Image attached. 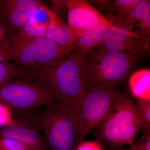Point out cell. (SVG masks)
I'll use <instances>...</instances> for the list:
<instances>
[{
    "instance_id": "1",
    "label": "cell",
    "mask_w": 150,
    "mask_h": 150,
    "mask_svg": "<svg viewBox=\"0 0 150 150\" xmlns=\"http://www.w3.org/2000/svg\"><path fill=\"white\" fill-rule=\"evenodd\" d=\"M31 80L51 94L57 102L67 105L80 96L87 87L86 56L72 51L55 64L28 75L26 80Z\"/></svg>"
},
{
    "instance_id": "2",
    "label": "cell",
    "mask_w": 150,
    "mask_h": 150,
    "mask_svg": "<svg viewBox=\"0 0 150 150\" xmlns=\"http://www.w3.org/2000/svg\"><path fill=\"white\" fill-rule=\"evenodd\" d=\"M7 59L18 66L22 79L53 64L73 51L46 37L30 38L15 34L7 39Z\"/></svg>"
},
{
    "instance_id": "3",
    "label": "cell",
    "mask_w": 150,
    "mask_h": 150,
    "mask_svg": "<svg viewBox=\"0 0 150 150\" xmlns=\"http://www.w3.org/2000/svg\"><path fill=\"white\" fill-rule=\"evenodd\" d=\"M142 129L135 103L127 94L119 91L107 115L93 130L98 141L122 146L132 144Z\"/></svg>"
},
{
    "instance_id": "4",
    "label": "cell",
    "mask_w": 150,
    "mask_h": 150,
    "mask_svg": "<svg viewBox=\"0 0 150 150\" xmlns=\"http://www.w3.org/2000/svg\"><path fill=\"white\" fill-rule=\"evenodd\" d=\"M118 91L117 88L106 86L90 87L67 105L72 118L78 144L105 118Z\"/></svg>"
},
{
    "instance_id": "5",
    "label": "cell",
    "mask_w": 150,
    "mask_h": 150,
    "mask_svg": "<svg viewBox=\"0 0 150 150\" xmlns=\"http://www.w3.org/2000/svg\"><path fill=\"white\" fill-rule=\"evenodd\" d=\"M28 115L33 127L42 133L49 150L74 149V126L66 105L52 103L40 112Z\"/></svg>"
},
{
    "instance_id": "6",
    "label": "cell",
    "mask_w": 150,
    "mask_h": 150,
    "mask_svg": "<svg viewBox=\"0 0 150 150\" xmlns=\"http://www.w3.org/2000/svg\"><path fill=\"white\" fill-rule=\"evenodd\" d=\"M96 48L85 56L88 64L87 88L106 86L117 88L128 77L133 65L139 58Z\"/></svg>"
},
{
    "instance_id": "7",
    "label": "cell",
    "mask_w": 150,
    "mask_h": 150,
    "mask_svg": "<svg viewBox=\"0 0 150 150\" xmlns=\"http://www.w3.org/2000/svg\"><path fill=\"white\" fill-rule=\"evenodd\" d=\"M99 46L107 51L124 53L139 58L150 50V38L144 37L136 23L128 16H117Z\"/></svg>"
},
{
    "instance_id": "8",
    "label": "cell",
    "mask_w": 150,
    "mask_h": 150,
    "mask_svg": "<svg viewBox=\"0 0 150 150\" xmlns=\"http://www.w3.org/2000/svg\"><path fill=\"white\" fill-rule=\"evenodd\" d=\"M54 102H57L51 94L28 81H11L0 86V103L11 110L28 111Z\"/></svg>"
},
{
    "instance_id": "9",
    "label": "cell",
    "mask_w": 150,
    "mask_h": 150,
    "mask_svg": "<svg viewBox=\"0 0 150 150\" xmlns=\"http://www.w3.org/2000/svg\"><path fill=\"white\" fill-rule=\"evenodd\" d=\"M42 3L36 0H0V23L8 35L16 34Z\"/></svg>"
},
{
    "instance_id": "10",
    "label": "cell",
    "mask_w": 150,
    "mask_h": 150,
    "mask_svg": "<svg viewBox=\"0 0 150 150\" xmlns=\"http://www.w3.org/2000/svg\"><path fill=\"white\" fill-rule=\"evenodd\" d=\"M68 26L75 38L87 30L100 23L112 25L99 12L83 0L66 1Z\"/></svg>"
},
{
    "instance_id": "11",
    "label": "cell",
    "mask_w": 150,
    "mask_h": 150,
    "mask_svg": "<svg viewBox=\"0 0 150 150\" xmlns=\"http://www.w3.org/2000/svg\"><path fill=\"white\" fill-rule=\"evenodd\" d=\"M0 138L16 140L32 150H45L46 148L45 141L39 131L22 123H13L0 127Z\"/></svg>"
},
{
    "instance_id": "12",
    "label": "cell",
    "mask_w": 150,
    "mask_h": 150,
    "mask_svg": "<svg viewBox=\"0 0 150 150\" xmlns=\"http://www.w3.org/2000/svg\"><path fill=\"white\" fill-rule=\"evenodd\" d=\"M113 24L100 23L87 30L75 38L73 51L85 56L94 48L99 47L109 28Z\"/></svg>"
},
{
    "instance_id": "13",
    "label": "cell",
    "mask_w": 150,
    "mask_h": 150,
    "mask_svg": "<svg viewBox=\"0 0 150 150\" xmlns=\"http://www.w3.org/2000/svg\"><path fill=\"white\" fill-rule=\"evenodd\" d=\"M49 23L46 28L45 37L60 46L73 50L75 37L68 25L54 12L47 9Z\"/></svg>"
},
{
    "instance_id": "14",
    "label": "cell",
    "mask_w": 150,
    "mask_h": 150,
    "mask_svg": "<svg viewBox=\"0 0 150 150\" xmlns=\"http://www.w3.org/2000/svg\"><path fill=\"white\" fill-rule=\"evenodd\" d=\"M129 88L135 99L150 100V69H141L130 76Z\"/></svg>"
},
{
    "instance_id": "15",
    "label": "cell",
    "mask_w": 150,
    "mask_h": 150,
    "mask_svg": "<svg viewBox=\"0 0 150 150\" xmlns=\"http://www.w3.org/2000/svg\"><path fill=\"white\" fill-rule=\"evenodd\" d=\"M141 124L142 136L150 133V100L135 99Z\"/></svg>"
},
{
    "instance_id": "16",
    "label": "cell",
    "mask_w": 150,
    "mask_h": 150,
    "mask_svg": "<svg viewBox=\"0 0 150 150\" xmlns=\"http://www.w3.org/2000/svg\"><path fill=\"white\" fill-rule=\"evenodd\" d=\"M21 76V70L14 62L0 63V86Z\"/></svg>"
},
{
    "instance_id": "17",
    "label": "cell",
    "mask_w": 150,
    "mask_h": 150,
    "mask_svg": "<svg viewBox=\"0 0 150 150\" xmlns=\"http://www.w3.org/2000/svg\"><path fill=\"white\" fill-rule=\"evenodd\" d=\"M46 30V28L36 23L32 16L16 34L22 37L30 38L44 37Z\"/></svg>"
},
{
    "instance_id": "18",
    "label": "cell",
    "mask_w": 150,
    "mask_h": 150,
    "mask_svg": "<svg viewBox=\"0 0 150 150\" xmlns=\"http://www.w3.org/2000/svg\"><path fill=\"white\" fill-rule=\"evenodd\" d=\"M150 13V1L140 0L132 12L128 16L136 23L137 21L139 22Z\"/></svg>"
},
{
    "instance_id": "19",
    "label": "cell",
    "mask_w": 150,
    "mask_h": 150,
    "mask_svg": "<svg viewBox=\"0 0 150 150\" xmlns=\"http://www.w3.org/2000/svg\"><path fill=\"white\" fill-rule=\"evenodd\" d=\"M140 0H116L114 1V8L120 15H129L132 12Z\"/></svg>"
},
{
    "instance_id": "20",
    "label": "cell",
    "mask_w": 150,
    "mask_h": 150,
    "mask_svg": "<svg viewBox=\"0 0 150 150\" xmlns=\"http://www.w3.org/2000/svg\"><path fill=\"white\" fill-rule=\"evenodd\" d=\"M0 150H32L21 142L9 138H0Z\"/></svg>"
},
{
    "instance_id": "21",
    "label": "cell",
    "mask_w": 150,
    "mask_h": 150,
    "mask_svg": "<svg viewBox=\"0 0 150 150\" xmlns=\"http://www.w3.org/2000/svg\"><path fill=\"white\" fill-rule=\"evenodd\" d=\"M47 9L48 8L42 3L32 16L38 25L46 28L49 23Z\"/></svg>"
},
{
    "instance_id": "22",
    "label": "cell",
    "mask_w": 150,
    "mask_h": 150,
    "mask_svg": "<svg viewBox=\"0 0 150 150\" xmlns=\"http://www.w3.org/2000/svg\"><path fill=\"white\" fill-rule=\"evenodd\" d=\"M126 150H150V133L134 141Z\"/></svg>"
},
{
    "instance_id": "23",
    "label": "cell",
    "mask_w": 150,
    "mask_h": 150,
    "mask_svg": "<svg viewBox=\"0 0 150 150\" xmlns=\"http://www.w3.org/2000/svg\"><path fill=\"white\" fill-rule=\"evenodd\" d=\"M11 110L6 105L0 103V127L13 123Z\"/></svg>"
},
{
    "instance_id": "24",
    "label": "cell",
    "mask_w": 150,
    "mask_h": 150,
    "mask_svg": "<svg viewBox=\"0 0 150 150\" xmlns=\"http://www.w3.org/2000/svg\"><path fill=\"white\" fill-rule=\"evenodd\" d=\"M140 33L144 37L150 38V13L141 20L137 24Z\"/></svg>"
},
{
    "instance_id": "25",
    "label": "cell",
    "mask_w": 150,
    "mask_h": 150,
    "mask_svg": "<svg viewBox=\"0 0 150 150\" xmlns=\"http://www.w3.org/2000/svg\"><path fill=\"white\" fill-rule=\"evenodd\" d=\"M76 150H103L98 141L82 142L78 144Z\"/></svg>"
},
{
    "instance_id": "26",
    "label": "cell",
    "mask_w": 150,
    "mask_h": 150,
    "mask_svg": "<svg viewBox=\"0 0 150 150\" xmlns=\"http://www.w3.org/2000/svg\"><path fill=\"white\" fill-rule=\"evenodd\" d=\"M52 5L56 14L62 13L65 8H67L66 1H52Z\"/></svg>"
},
{
    "instance_id": "27",
    "label": "cell",
    "mask_w": 150,
    "mask_h": 150,
    "mask_svg": "<svg viewBox=\"0 0 150 150\" xmlns=\"http://www.w3.org/2000/svg\"><path fill=\"white\" fill-rule=\"evenodd\" d=\"M7 39L0 41V63L8 62L7 59Z\"/></svg>"
},
{
    "instance_id": "28",
    "label": "cell",
    "mask_w": 150,
    "mask_h": 150,
    "mask_svg": "<svg viewBox=\"0 0 150 150\" xmlns=\"http://www.w3.org/2000/svg\"><path fill=\"white\" fill-rule=\"evenodd\" d=\"M92 2L101 8L107 7L110 5L111 1H92Z\"/></svg>"
},
{
    "instance_id": "29",
    "label": "cell",
    "mask_w": 150,
    "mask_h": 150,
    "mask_svg": "<svg viewBox=\"0 0 150 150\" xmlns=\"http://www.w3.org/2000/svg\"><path fill=\"white\" fill-rule=\"evenodd\" d=\"M7 35L8 32L6 28L0 23V41L6 39Z\"/></svg>"
},
{
    "instance_id": "30",
    "label": "cell",
    "mask_w": 150,
    "mask_h": 150,
    "mask_svg": "<svg viewBox=\"0 0 150 150\" xmlns=\"http://www.w3.org/2000/svg\"><path fill=\"white\" fill-rule=\"evenodd\" d=\"M108 150H124L122 146H110L108 147Z\"/></svg>"
}]
</instances>
